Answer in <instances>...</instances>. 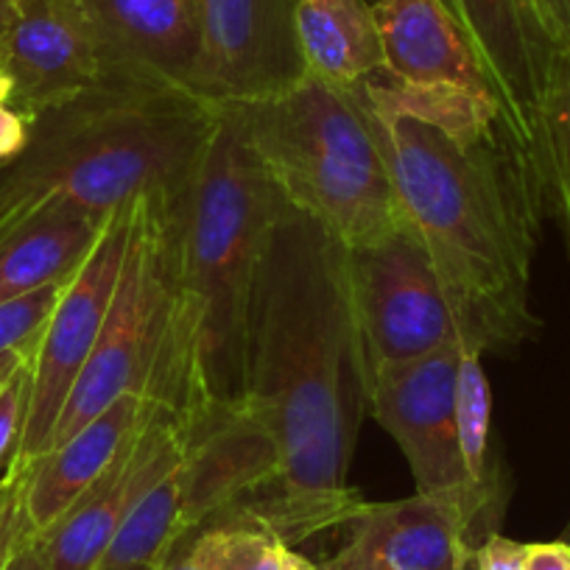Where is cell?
<instances>
[{
	"instance_id": "cell-1",
	"label": "cell",
	"mask_w": 570,
	"mask_h": 570,
	"mask_svg": "<svg viewBox=\"0 0 570 570\" xmlns=\"http://www.w3.org/2000/svg\"><path fill=\"white\" fill-rule=\"evenodd\" d=\"M400 213L420 235L462 331L481 355L514 353L540 331L531 266L546 179L501 104L431 92L383 73L358 85Z\"/></svg>"
},
{
	"instance_id": "cell-2",
	"label": "cell",
	"mask_w": 570,
	"mask_h": 570,
	"mask_svg": "<svg viewBox=\"0 0 570 570\" xmlns=\"http://www.w3.org/2000/svg\"><path fill=\"white\" fill-rule=\"evenodd\" d=\"M240 405L272 440L277 479L261 490L266 498L218 518L261 525L285 546L347 525L364 507L347 470L366 414L347 246L292 205L277 213L263 252Z\"/></svg>"
},
{
	"instance_id": "cell-3",
	"label": "cell",
	"mask_w": 570,
	"mask_h": 570,
	"mask_svg": "<svg viewBox=\"0 0 570 570\" xmlns=\"http://www.w3.org/2000/svg\"><path fill=\"white\" fill-rule=\"evenodd\" d=\"M222 120V104L163 81L107 73L37 115L29 149L0 171V244L42 213L104 224L137 205L177 207Z\"/></svg>"
},
{
	"instance_id": "cell-4",
	"label": "cell",
	"mask_w": 570,
	"mask_h": 570,
	"mask_svg": "<svg viewBox=\"0 0 570 570\" xmlns=\"http://www.w3.org/2000/svg\"><path fill=\"white\" fill-rule=\"evenodd\" d=\"M285 199L255 155L238 104H222L207 155L171 222L174 297L216 405L244 403L246 342L268 233Z\"/></svg>"
},
{
	"instance_id": "cell-5",
	"label": "cell",
	"mask_w": 570,
	"mask_h": 570,
	"mask_svg": "<svg viewBox=\"0 0 570 570\" xmlns=\"http://www.w3.org/2000/svg\"><path fill=\"white\" fill-rule=\"evenodd\" d=\"M252 149L294 210L347 249L403 224L397 194L358 87L305 73L272 98L238 104Z\"/></svg>"
},
{
	"instance_id": "cell-6",
	"label": "cell",
	"mask_w": 570,
	"mask_h": 570,
	"mask_svg": "<svg viewBox=\"0 0 570 570\" xmlns=\"http://www.w3.org/2000/svg\"><path fill=\"white\" fill-rule=\"evenodd\" d=\"M177 207L137 202L118 288L96 350L59 416L51 448L129 392H142L171 314V222ZM48 448V451H51ZM46 451V453H48Z\"/></svg>"
},
{
	"instance_id": "cell-7",
	"label": "cell",
	"mask_w": 570,
	"mask_h": 570,
	"mask_svg": "<svg viewBox=\"0 0 570 570\" xmlns=\"http://www.w3.org/2000/svg\"><path fill=\"white\" fill-rule=\"evenodd\" d=\"M462 344L409 364L383 366L366 381V414L389 431L420 495L456 503L475 534H495L503 490L470 479L456 434V366ZM479 546V542H475Z\"/></svg>"
},
{
	"instance_id": "cell-8",
	"label": "cell",
	"mask_w": 570,
	"mask_h": 570,
	"mask_svg": "<svg viewBox=\"0 0 570 570\" xmlns=\"http://www.w3.org/2000/svg\"><path fill=\"white\" fill-rule=\"evenodd\" d=\"M347 268L366 381L383 366L462 344L440 274L405 218L383 238L347 249Z\"/></svg>"
},
{
	"instance_id": "cell-9",
	"label": "cell",
	"mask_w": 570,
	"mask_h": 570,
	"mask_svg": "<svg viewBox=\"0 0 570 570\" xmlns=\"http://www.w3.org/2000/svg\"><path fill=\"white\" fill-rule=\"evenodd\" d=\"M131 207L107 218L85 261L65 279L62 294L42 327L31 358V405L20 468L40 459L51 448L59 416L96 350L118 288L120 266L129 244Z\"/></svg>"
},
{
	"instance_id": "cell-10",
	"label": "cell",
	"mask_w": 570,
	"mask_h": 570,
	"mask_svg": "<svg viewBox=\"0 0 570 570\" xmlns=\"http://www.w3.org/2000/svg\"><path fill=\"white\" fill-rule=\"evenodd\" d=\"M445 3L479 53L509 129L546 179V118L570 48L551 29L537 0Z\"/></svg>"
},
{
	"instance_id": "cell-11",
	"label": "cell",
	"mask_w": 570,
	"mask_h": 570,
	"mask_svg": "<svg viewBox=\"0 0 570 570\" xmlns=\"http://www.w3.org/2000/svg\"><path fill=\"white\" fill-rule=\"evenodd\" d=\"M199 70L194 92L213 104H252L305 76L297 0H196Z\"/></svg>"
},
{
	"instance_id": "cell-12",
	"label": "cell",
	"mask_w": 570,
	"mask_h": 570,
	"mask_svg": "<svg viewBox=\"0 0 570 570\" xmlns=\"http://www.w3.org/2000/svg\"><path fill=\"white\" fill-rule=\"evenodd\" d=\"M202 422L151 405L149 416L126 442L107 473L51 525L40 531L51 570H98L120 525L146 492L183 462Z\"/></svg>"
},
{
	"instance_id": "cell-13",
	"label": "cell",
	"mask_w": 570,
	"mask_h": 570,
	"mask_svg": "<svg viewBox=\"0 0 570 570\" xmlns=\"http://www.w3.org/2000/svg\"><path fill=\"white\" fill-rule=\"evenodd\" d=\"M0 70L12 81V107L35 118L107 76L101 48L76 0H18L0 37Z\"/></svg>"
},
{
	"instance_id": "cell-14",
	"label": "cell",
	"mask_w": 570,
	"mask_h": 570,
	"mask_svg": "<svg viewBox=\"0 0 570 570\" xmlns=\"http://www.w3.org/2000/svg\"><path fill=\"white\" fill-rule=\"evenodd\" d=\"M347 529L342 551L320 570H464L475 548L468 514L420 492L364 503Z\"/></svg>"
},
{
	"instance_id": "cell-15",
	"label": "cell",
	"mask_w": 570,
	"mask_h": 570,
	"mask_svg": "<svg viewBox=\"0 0 570 570\" xmlns=\"http://www.w3.org/2000/svg\"><path fill=\"white\" fill-rule=\"evenodd\" d=\"M76 3L96 35L107 73L194 90L202 51L196 0H76Z\"/></svg>"
},
{
	"instance_id": "cell-16",
	"label": "cell",
	"mask_w": 570,
	"mask_h": 570,
	"mask_svg": "<svg viewBox=\"0 0 570 570\" xmlns=\"http://www.w3.org/2000/svg\"><path fill=\"white\" fill-rule=\"evenodd\" d=\"M383 48V73L431 92L498 101L490 79L445 0H377L372 3Z\"/></svg>"
},
{
	"instance_id": "cell-17",
	"label": "cell",
	"mask_w": 570,
	"mask_h": 570,
	"mask_svg": "<svg viewBox=\"0 0 570 570\" xmlns=\"http://www.w3.org/2000/svg\"><path fill=\"white\" fill-rule=\"evenodd\" d=\"M155 400L142 392H129L115 400L107 411L87 422L81 431L59 442L40 459L26 464V514L31 529H51L118 459L126 442L146 422Z\"/></svg>"
},
{
	"instance_id": "cell-18",
	"label": "cell",
	"mask_w": 570,
	"mask_h": 570,
	"mask_svg": "<svg viewBox=\"0 0 570 570\" xmlns=\"http://www.w3.org/2000/svg\"><path fill=\"white\" fill-rule=\"evenodd\" d=\"M297 46L305 73L336 87H358L383 68L370 0H297Z\"/></svg>"
},
{
	"instance_id": "cell-19",
	"label": "cell",
	"mask_w": 570,
	"mask_h": 570,
	"mask_svg": "<svg viewBox=\"0 0 570 570\" xmlns=\"http://www.w3.org/2000/svg\"><path fill=\"white\" fill-rule=\"evenodd\" d=\"M107 224V222H104ZM104 224L70 213H42L0 244V305L62 283L79 268Z\"/></svg>"
},
{
	"instance_id": "cell-20",
	"label": "cell",
	"mask_w": 570,
	"mask_h": 570,
	"mask_svg": "<svg viewBox=\"0 0 570 570\" xmlns=\"http://www.w3.org/2000/svg\"><path fill=\"white\" fill-rule=\"evenodd\" d=\"M179 464H174L137 501V507L131 509L126 523L120 525L118 537L112 540L98 570H126L140 568V564L160 568L171 557L174 548L188 537L183 525V475H179Z\"/></svg>"
},
{
	"instance_id": "cell-21",
	"label": "cell",
	"mask_w": 570,
	"mask_h": 570,
	"mask_svg": "<svg viewBox=\"0 0 570 570\" xmlns=\"http://www.w3.org/2000/svg\"><path fill=\"white\" fill-rule=\"evenodd\" d=\"M484 355L462 344L456 366V434L470 479L487 490H503L501 473L492 464V389L487 381Z\"/></svg>"
},
{
	"instance_id": "cell-22",
	"label": "cell",
	"mask_w": 570,
	"mask_h": 570,
	"mask_svg": "<svg viewBox=\"0 0 570 570\" xmlns=\"http://www.w3.org/2000/svg\"><path fill=\"white\" fill-rule=\"evenodd\" d=\"M199 540L207 553V570H285L292 551L272 531L229 518L202 525Z\"/></svg>"
},
{
	"instance_id": "cell-23",
	"label": "cell",
	"mask_w": 570,
	"mask_h": 570,
	"mask_svg": "<svg viewBox=\"0 0 570 570\" xmlns=\"http://www.w3.org/2000/svg\"><path fill=\"white\" fill-rule=\"evenodd\" d=\"M546 190L570 249V51L564 53L546 118Z\"/></svg>"
},
{
	"instance_id": "cell-24",
	"label": "cell",
	"mask_w": 570,
	"mask_h": 570,
	"mask_svg": "<svg viewBox=\"0 0 570 570\" xmlns=\"http://www.w3.org/2000/svg\"><path fill=\"white\" fill-rule=\"evenodd\" d=\"M31 358L0 383V490L18 475L23 456L31 405Z\"/></svg>"
},
{
	"instance_id": "cell-25",
	"label": "cell",
	"mask_w": 570,
	"mask_h": 570,
	"mask_svg": "<svg viewBox=\"0 0 570 570\" xmlns=\"http://www.w3.org/2000/svg\"><path fill=\"white\" fill-rule=\"evenodd\" d=\"M62 285L65 279L0 305V355L12 353V350L35 353L42 327H46L48 316H51L59 294H62Z\"/></svg>"
},
{
	"instance_id": "cell-26",
	"label": "cell",
	"mask_w": 570,
	"mask_h": 570,
	"mask_svg": "<svg viewBox=\"0 0 570 570\" xmlns=\"http://www.w3.org/2000/svg\"><path fill=\"white\" fill-rule=\"evenodd\" d=\"M23 492H26V473L23 468H20L18 475H14L3 490H0V570H7L14 548L20 546L23 534L31 529L29 514H26Z\"/></svg>"
},
{
	"instance_id": "cell-27",
	"label": "cell",
	"mask_w": 570,
	"mask_h": 570,
	"mask_svg": "<svg viewBox=\"0 0 570 570\" xmlns=\"http://www.w3.org/2000/svg\"><path fill=\"white\" fill-rule=\"evenodd\" d=\"M35 115L0 104V171L12 166L26 149H29L31 135H35Z\"/></svg>"
},
{
	"instance_id": "cell-28",
	"label": "cell",
	"mask_w": 570,
	"mask_h": 570,
	"mask_svg": "<svg viewBox=\"0 0 570 570\" xmlns=\"http://www.w3.org/2000/svg\"><path fill=\"white\" fill-rule=\"evenodd\" d=\"M473 570H523L525 542L509 540L503 534H490L473 548Z\"/></svg>"
},
{
	"instance_id": "cell-29",
	"label": "cell",
	"mask_w": 570,
	"mask_h": 570,
	"mask_svg": "<svg viewBox=\"0 0 570 570\" xmlns=\"http://www.w3.org/2000/svg\"><path fill=\"white\" fill-rule=\"evenodd\" d=\"M523 570H570V542H531Z\"/></svg>"
},
{
	"instance_id": "cell-30",
	"label": "cell",
	"mask_w": 570,
	"mask_h": 570,
	"mask_svg": "<svg viewBox=\"0 0 570 570\" xmlns=\"http://www.w3.org/2000/svg\"><path fill=\"white\" fill-rule=\"evenodd\" d=\"M7 570H51L46 557V546H42L40 534L35 529L26 531L20 546L14 548L12 559H9Z\"/></svg>"
},
{
	"instance_id": "cell-31",
	"label": "cell",
	"mask_w": 570,
	"mask_h": 570,
	"mask_svg": "<svg viewBox=\"0 0 570 570\" xmlns=\"http://www.w3.org/2000/svg\"><path fill=\"white\" fill-rule=\"evenodd\" d=\"M160 570H207V553L199 540V531L185 537V540L174 548L171 557L163 562Z\"/></svg>"
},
{
	"instance_id": "cell-32",
	"label": "cell",
	"mask_w": 570,
	"mask_h": 570,
	"mask_svg": "<svg viewBox=\"0 0 570 570\" xmlns=\"http://www.w3.org/2000/svg\"><path fill=\"white\" fill-rule=\"evenodd\" d=\"M537 7L542 9L559 40L570 48V0H537Z\"/></svg>"
},
{
	"instance_id": "cell-33",
	"label": "cell",
	"mask_w": 570,
	"mask_h": 570,
	"mask_svg": "<svg viewBox=\"0 0 570 570\" xmlns=\"http://www.w3.org/2000/svg\"><path fill=\"white\" fill-rule=\"evenodd\" d=\"M31 355H35V353H23V350H12V353L0 355V383L7 381V377L12 375V372L18 370V366L23 364V361H29Z\"/></svg>"
},
{
	"instance_id": "cell-34",
	"label": "cell",
	"mask_w": 570,
	"mask_h": 570,
	"mask_svg": "<svg viewBox=\"0 0 570 570\" xmlns=\"http://www.w3.org/2000/svg\"><path fill=\"white\" fill-rule=\"evenodd\" d=\"M14 7H18V0H0V37H3V31L12 23Z\"/></svg>"
},
{
	"instance_id": "cell-35",
	"label": "cell",
	"mask_w": 570,
	"mask_h": 570,
	"mask_svg": "<svg viewBox=\"0 0 570 570\" xmlns=\"http://www.w3.org/2000/svg\"><path fill=\"white\" fill-rule=\"evenodd\" d=\"M285 570H320V564L308 562V559L299 557L297 551H288V559H285Z\"/></svg>"
},
{
	"instance_id": "cell-36",
	"label": "cell",
	"mask_w": 570,
	"mask_h": 570,
	"mask_svg": "<svg viewBox=\"0 0 570 570\" xmlns=\"http://www.w3.org/2000/svg\"><path fill=\"white\" fill-rule=\"evenodd\" d=\"M0 104H12V81L0 70Z\"/></svg>"
},
{
	"instance_id": "cell-37",
	"label": "cell",
	"mask_w": 570,
	"mask_h": 570,
	"mask_svg": "<svg viewBox=\"0 0 570 570\" xmlns=\"http://www.w3.org/2000/svg\"><path fill=\"white\" fill-rule=\"evenodd\" d=\"M163 568V564H160ZM160 568H155V564H140V568H126V570H160Z\"/></svg>"
},
{
	"instance_id": "cell-38",
	"label": "cell",
	"mask_w": 570,
	"mask_h": 570,
	"mask_svg": "<svg viewBox=\"0 0 570 570\" xmlns=\"http://www.w3.org/2000/svg\"><path fill=\"white\" fill-rule=\"evenodd\" d=\"M464 570H473V562H468V568H464Z\"/></svg>"
},
{
	"instance_id": "cell-39",
	"label": "cell",
	"mask_w": 570,
	"mask_h": 570,
	"mask_svg": "<svg viewBox=\"0 0 570 570\" xmlns=\"http://www.w3.org/2000/svg\"><path fill=\"white\" fill-rule=\"evenodd\" d=\"M370 3H377V0H370Z\"/></svg>"
},
{
	"instance_id": "cell-40",
	"label": "cell",
	"mask_w": 570,
	"mask_h": 570,
	"mask_svg": "<svg viewBox=\"0 0 570 570\" xmlns=\"http://www.w3.org/2000/svg\"><path fill=\"white\" fill-rule=\"evenodd\" d=\"M568 542H570V540H568Z\"/></svg>"
}]
</instances>
